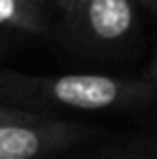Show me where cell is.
Masks as SVG:
<instances>
[{"label":"cell","instance_id":"cell-1","mask_svg":"<svg viewBox=\"0 0 157 159\" xmlns=\"http://www.w3.org/2000/svg\"><path fill=\"white\" fill-rule=\"evenodd\" d=\"M157 88L148 79H118L111 74H21L0 72V99L25 108L116 111L136 108L155 99Z\"/></svg>","mask_w":157,"mask_h":159},{"label":"cell","instance_id":"cell-2","mask_svg":"<svg viewBox=\"0 0 157 159\" xmlns=\"http://www.w3.org/2000/svg\"><path fill=\"white\" fill-rule=\"evenodd\" d=\"M93 129L79 122L37 116L0 122V159H44L90 139Z\"/></svg>","mask_w":157,"mask_h":159},{"label":"cell","instance_id":"cell-3","mask_svg":"<svg viewBox=\"0 0 157 159\" xmlns=\"http://www.w3.org/2000/svg\"><path fill=\"white\" fill-rule=\"evenodd\" d=\"M136 0H83L72 19L88 37L102 44H116L134 28Z\"/></svg>","mask_w":157,"mask_h":159},{"label":"cell","instance_id":"cell-4","mask_svg":"<svg viewBox=\"0 0 157 159\" xmlns=\"http://www.w3.org/2000/svg\"><path fill=\"white\" fill-rule=\"evenodd\" d=\"M76 159H157V129L104 143Z\"/></svg>","mask_w":157,"mask_h":159},{"label":"cell","instance_id":"cell-5","mask_svg":"<svg viewBox=\"0 0 157 159\" xmlns=\"http://www.w3.org/2000/svg\"><path fill=\"white\" fill-rule=\"evenodd\" d=\"M0 28L42 32V19L35 0H0Z\"/></svg>","mask_w":157,"mask_h":159},{"label":"cell","instance_id":"cell-6","mask_svg":"<svg viewBox=\"0 0 157 159\" xmlns=\"http://www.w3.org/2000/svg\"><path fill=\"white\" fill-rule=\"evenodd\" d=\"M44 113L35 111V108H25V106H14V104H0V122L7 120H28V118H37Z\"/></svg>","mask_w":157,"mask_h":159},{"label":"cell","instance_id":"cell-7","mask_svg":"<svg viewBox=\"0 0 157 159\" xmlns=\"http://www.w3.org/2000/svg\"><path fill=\"white\" fill-rule=\"evenodd\" d=\"M58 5H60V7H62L69 16H74V12L83 5V0H58Z\"/></svg>","mask_w":157,"mask_h":159},{"label":"cell","instance_id":"cell-8","mask_svg":"<svg viewBox=\"0 0 157 159\" xmlns=\"http://www.w3.org/2000/svg\"><path fill=\"white\" fill-rule=\"evenodd\" d=\"M148 81L157 88V56L153 58V62H150V67H148Z\"/></svg>","mask_w":157,"mask_h":159},{"label":"cell","instance_id":"cell-9","mask_svg":"<svg viewBox=\"0 0 157 159\" xmlns=\"http://www.w3.org/2000/svg\"><path fill=\"white\" fill-rule=\"evenodd\" d=\"M139 2H143V5H148V7H157V0H139Z\"/></svg>","mask_w":157,"mask_h":159},{"label":"cell","instance_id":"cell-10","mask_svg":"<svg viewBox=\"0 0 157 159\" xmlns=\"http://www.w3.org/2000/svg\"><path fill=\"white\" fill-rule=\"evenodd\" d=\"M35 2H39V0H35Z\"/></svg>","mask_w":157,"mask_h":159}]
</instances>
